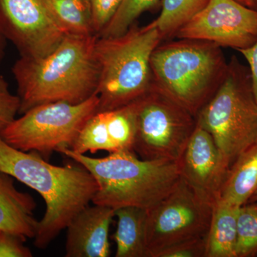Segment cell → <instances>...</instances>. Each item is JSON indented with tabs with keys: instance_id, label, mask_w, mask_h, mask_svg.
<instances>
[{
	"instance_id": "cell-28",
	"label": "cell",
	"mask_w": 257,
	"mask_h": 257,
	"mask_svg": "<svg viewBox=\"0 0 257 257\" xmlns=\"http://www.w3.org/2000/svg\"><path fill=\"white\" fill-rule=\"evenodd\" d=\"M7 41H8V40H7L6 37L0 31V63H1L3 58H4L5 50H6L7 47Z\"/></svg>"
},
{
	"instance_id": "cell-14",
	"label": "cell",
	"mask_w": 257,
	"mask_h": 257,
	"mask_svg": "<svg viewBox=\"0 0 257 257\" xmlns=\"http://www.w3.org/2000/svg\"><path fill=\"white\" fill-rule=\"evenodd\" d=\"M115 209L87 206L67 226L66 257H107L110 255L109 227Z\"/></svg>"
},
{
	"instance_id": "cell-1",
	"label": "cell",
	"mask_w": 257,
	"mask_h": 257,
	"mask_svg": "<svg viewBox=\"0 0 257 257\" xmlns=\"http://www.w3.org/2000/svg\"><path fill=\"white\" fill-rule=\"evenodd\" d=\"M74 162L63 167L52 165L37 152L17 150L0 137V171L39 193L46 204L34 238L40 249L46 248L89 206L97 191L92 174Z\"/></svg>"
},
{
	"instance_id": "cell-4",
	"label": "cell",
	"mask_w": 257,
	"mask_h": 257,
	"mask_svg": "<svg viewBox=\"0 0 257 257\" xmlns=\"http://www.w3.org/2000/svg\"><path fill=\"white\" fill-rule=\"evenodd\" d=\"M150 65L154 85L195 117L219 89L229 67L220 47L188 39L160 44Z\"/></svg>"
},
{
	"instance_id": "cell-20",
	"label": "cell",
	"mask_w": 257,
	"mask_h": 257,
	"mask_svg": "<svg viewBox=\"0 0 257 257\" xmlns=\"http://www.w3.org/2000/svg\"><path fill=\"white\" fill-rule=\"evenodd\" d=\"M209 0H163L160 16L150 25L160 32L162 40L175 37L179 29L202 11Z\"/></svg>"
},
{
	"instance_id": "cell-23",
	"label": "cell",
	"mask_w": 257,
	"mask_h": 257,
	"mask_svg": "<svg viewBox=\"0 0 257 257\" xmlns=\"http://www.w3.org/2000/svg\"><path fill=\"white\" fill-rule=\"evenodd\" d=\"M20 109V97L10 92L8 81L0 75V132L16 119Z\"/></svg>"
},
{
	"instance_id": "cell-7",
	"label": "cell",
	"mask_w": 257,
	"mask_h": 257,
	"mask_svg": "<svg viewBox=\"0 0 257 257\" xmlns=\"http://www.w3.org/2000/svg\"><path fill=\"white\" fill-rule=\"evenodd\" d=\"M98 106L96 94L79 104L54 101L40 104L10 123L0 132V137L17 150L36 152L47 160L54 152L71 149Z\"/></svg>"
},
{
	"instance_id": "cell-30",
	"label": "cell",
	"mask_w": 257,
	"mask_h": 257,
	"mask_svg": "<svg viewBox=\"0 0 257 257\" xmlns=\"http://www.w3.org/2000/svg\"><path fill=\"white\" fill-rule=\"evenodd\" d=\"M257 202V192L252 196V197L249 199L248 203Z\"/></svg>"
},
{
	"instance_id": "cell-25",
	"label": "cell",
	"mask_w": 257,
	"mask_h": 257,
	"mask_svg": "<svg viewBox=\"0 0 257 257\" xmlns=\"http://www.w3.org/2000/svg\"><path fill=\"white\" fill-rule=\"evenodd\" d=\"M206 237L177 243L159 253L157 257H205Z\"/></svg>"
},
{
	"instance_id": "cell-10",
	"label": "cell",
	"mask_w": 257,
	"mask_h": 257,
	"mask_svg": "<svg viewBox=\"0 0 257 257\" xmlns=\"http://www.w3.org/2000/svg\"><path fill=\"white\" fill-rule=\"evenodd\" d=\"M0 31L30 58L48 55L67 35L45 0H0Z\"/></svg>"
},
{
	"instance_id": "cell-27",
	"label": "cell",
	"mask_w": 257,
	"mask_h": 257,
	"mask_svg": "<svg viewBox=\"0 0 257 257\" xmlns=\"http://www.w3.org/2000/svg\"><path fill=\"white\" fill-rule=\"evenodd\" d=\"M237 51L243 56L249 66L251 90L257 103V40L251 46Z\"/></svg>"
},
{
	"instance_id": "cell-2",
	"label": "cell",
	"mask_w": 257,
	"mask_h": 257,
	"mask_svg": "<svg viewBox=\"0 0 257 257\" xmlns=\"http://www.w3.org/2000/svg\"><path fill=\"white\" fill-rule=\"evenodd\" d=\"M97 37L66 35L48 55L20 57L13 67L20 99L19 113L54 101L79 104L95 95L99 77Z\"/></svg>"
},
{
	"instance_id": "cell-11",
	"label": "cell",
	"mask_w": 257,
	"mask_h": 257,
	"mask_svg": "<svg viewBox=\"0 0 257 257\" xmlns=\"http://www.w3.org/2000/svg\"><path fill=\"white\" fill-rule=\"evenodd\" d=\"M175 37L236 50L247 48L257 40V11L236 0H209Z\"/></svg>"
},
{
	"instance_id": "cell-17",
	"label": "cell",
	"mask_w": 257,
	"mask_h": 257,
	"mask_svg": "<svg viewBox=\"0 0 257 257\" xmlns=\"http://www.w3.org/2000/svg\"><path fill=\"white\" fill-rule=\"evenodd\" d=\"M147 210L124 207L115 210L117 225L113 236L116 245V257H147L146 220Z\"/></svg>"
},
{
	"instance_id": "cell-19",
	"label": "cell",
	"mask_w": 257,
	"mask_h": 257,
	"mask_svg": "<svg viewBox=\"0 0 257 257\" xmlns=\"http://www.w3.org/2000/svg\"><path fill=\"white\" fill-rule=\"evenodd\" d=\"M45 1L56 21L67 35H96L90 0Z\"/></svg>"
},
{
	"instance_id": "cell-3",
	"label": "cell",
	"mask_w": 257,
	"mask_h": 257,
	"mask_svg": "<svg viewBox=\"0 0 257 257\" xmlns=\"http://www.w3.org/2000/svg\"><path fill=\"white\" fill-rule=\"evenodd\" d=\"M81 164L96 184L92 203L116 209L137 207L149 210L157 205L181 179L179 161L144 160L133 152L109 153L93 158L68 148L60 152Z\"/></svg>"
},
{
	"instance_id": "cell-16",
	"label": "cell",
	"mask_w": 257,
	"mask_h": 257,
	"mask_svg": "<svg viewBox=\"0 0 257 257\" xmlns=\"http://www.w3.org/2000/svg\"><path fill=\"white\" fill-rule=\"evenodd\" d=\"M239 206L219 199L213 206L205 257H236Z\"/></svg>"
},
{
	"instance_id": "cell-8",
	"label": "cell",
	"mask_w": 257,
	"mask_h": 257,
	"mask_svg": "<svg viewBox=\"0 0 257 257\" xmlns=\"http://www.w3.org/2000/svg\"><path fill=\"white\" fill-rule=\"evenodd\" d=\"M196 126L194 115L153 84L136 100L134 152L144 160L177 162Z\"/></svg>"
},
{
	"instance_id": "cell-26",
	"label": "cell",
	"mask_w": 257,
	"mask_h": 257,
	"mask_svg": "<svg viewBox=\"0 0 257 257\" xmlns=\"http://www.w3.org/2000/svg\"><path fill=\"white\" fill-rule=\"evenodd\" d=\"M18 235L0 229V257H32L31 250Z\"/></svg>"
},
{
	"instance_id": "cell-13",
	"label": "cell",
	"mask_w": 257,
	"mask_h": 257,
	"mask_svg": "<svg viewBox=\"0 0 257 257\" xmlns=\"http://www.w3.org/2000/svg\"><path fill=\"white\" fill-rule=\"evenodd\" d=\"M135 134L136 100L113 110L96 111L82 126L70 150L82 155L134 152Z\"/></svg>"
},
{
	"instance_id": "cell-24",
	"label": "cell",
	"mask_w": 257,
	"mask_h": 257,
	"mask_svg": "<svg viewBox=\"0 0 257 257\" xmlns=\"http://www.w3.org/2000/svg\"><path fill=\"white\" fill-rule=\"evenodd\" d=\"M123 0H90L94 28L99 35L117 11Z\"/></svg>"
},
{
	"instance_id": "cell-29",
	"label": "cell",
	"mask_w": 257,
	"mask_h": 257,
	"mask_svg": "<svg viewBox=\"0 0 257 257\" xmlns=\"http://www.w3.org/2000/svg\"><path fill=\"white\" fill-rule=\"evenodd\" d=\"M236 1L248 8H252L255 6V0H236Z\"/></svg>"
},
{
	"instance_id": "cell-31",
	"label": "cell",
	"mask_w": 257,
	"mask_h": 257,
	"mask_svg": "<svg viewBox=\"0 0 257 257\" xmlns=\"http://www.w3.org/2000/svg\"><path fill=\"white\" fill-rule=\"evenodd\" d=\"M257 255V254H256Z\"/></svg>"
},
{
	"instance_id": "cell-5",
	"label": "cell",
	"mask_w": 257,
	"mask_h": 257,
	"mask_svg": "<svg viewBox=\"0 0 257 257\" xmlns=\"http://www.w3.org/2000/svg\"><path fill=\"white\" fill-rule=\"evenodd\" d=\"M162 40L158 30L150 24L143 28L133 25L119 36H98L97 111L121 107L150 90L153 85L150 60Z\"/></svg>"
},
{
	"instance_id": "cell-21",
	"label": "cell",
	"mask_w": 257,
	"mask_h": 257,
	"mask_svg": "<svg viewBox=\"0 0 257 257\" xmlns=\"http://www.w3.org/2000/svg\"><path fill=\"white\" fill-rule=\"evenodd\" d=\"M257 254V202L246 203L239 207L237 217L236 257Z\"/></svg>"
},
{
	"instance_id": "cell-18",
	"label": "cell",
	"mask_w": 257,
	"mask_h": 257,
	"mask_svg": "<svg viewBox=\"0 0 257 257\" xmlns=\"http://www.w3.org/2000/svg\"><path fill=\"white\" fill-rule=\"evenodd\" d=\"M256 192L257 144L241 153L230 167L220 200L241 207Z\"/></svg>"
},
{
	"instance_id": "cell-9",
	"label": "cell",
	"mask_w": 257,
	"mask_h": 257,
	"mask_svg": "<svg viewBox=\"0 0 257 257\" xmlns=\"http://www.w3.org/2000/svg\"><path fill=\"white\" fill-rule=\"evenodd\" d=\"M212 211V204L181 177L167 197L147 210V256L157 257L177 243L206 237Z\"/></svg>"
},
{
	"instance_id": "cell-15",
	"label": "cell",
	"mask_w": 257,
	"mask_h": 257,
	"mask_svg": "<svg viewBox=\"0 0 257 257\" xmlns=\"http://www.w3.org/2000/svg\"><path fill=\"white\" fill-rule=\"evenodd\" d=\"M36 202L30 194L15 187L14 178L0 171V229L27 241L37 234Z\"/></svg>"
},
{
	"instance_id": "cell-12",
	"label": "cell",
	"mask_w": 257,
	"mask_h": 257,
	"mask_svg": "<svg viewBox=\"0 0 257 257\" xmlns=\"http://www.w3.org/2000/svg\"><path fill=\"white\" fill-rule=\"evenodd\" d=\"M179 163L182 179L214 206L220 199L230 165L207 130L197 124Z\"/></svg>"
},
{
	"instance_id": "cell-6",
	"label": "cell",
	"mask_w": 257,
	"mask_h": 257,
	"mask_svg": "<svg viewBox=\"0 0 257 257\" xmlns=\"http://www.w3.org/2000/svg\"><path fill=\"white\" fill-rule=\"evenodd\" d=\"M237 65L228 67L215 94L197 115V124L207 130L230 167L238 157L257 144V103L251 79Z\"/></svg>"
},
{
	"instance_id": "cell-22",
	"label": "cell",
	"mask_w": 257,
	"mask_h": 257,
	"mask_svg": "<svg viewBox=\"0 0 257 257\" xmlns=\"http://www.w3.org/2000/svg\"><path fill=\"white\" fill-rule=\"evenodd\" d=\"M159 0H123L117 11L98 36L116 37L125 33L143 13L155 7Z\"/></svg>"
}]
</instances>
